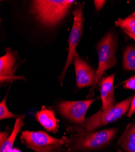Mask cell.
<instances>
[{
  "label": "cell",
  "instance_id": "18",
  "mask_svg": "<svg viewBox=\"0 0 135 152\" xmlns=\"http://www.w3.org/2000/svg\"><path fill=\"white\" fill-rule=\"evenodd\" d=\"M134 113H135V96L132 98L130 107L127 114V116L130 118Z\"/></svg>",
  "mask_w": 135,
  "mask_h": 152
},
{
  "label": "cell",
  "instance_id": "21",
  "mask_svg": "<svg viewBox=\"0 0 135 152\" xmlns=\"http://www.w3.org/2000/svg\"><path fill=\"white\" fill-rule=\"evenodd\" d=\"M123 31H124V32L129 37H130V38H131V39H133L135 41V35L132 34H131V33H130V32H127V31H125V30H123Z\"/></svg>",
  "mask_w": 135,
  "mask_h": 152
},
{
  "label": "cell",
  "instance_id": "9",
  "mask_svg": "<svg viewBox=\"0 0 135 152\" xmlns=\"http://www.w3.org/2000/svg\"><path fill=\"white\" fill-rule=\"evenodd\" d=\"M17 56L14 50L6 49V53L0 58V82L1 84L16 79H22L14 75Z\"/></svg>",
  "mask_w": 135,
  "mask_h": 152
},
{
  "label": "cell",
  "instance_id": "22",
  "mask_svg": "<svg viewBox=\"0 0 135 152\" xmlns=\"http://www.w3.org/2000/svg\"><path fill=\"white\" fill-rule=\"evenodd\" d=\"M10 152H21V151L17 148H14V149H12Z\"/></svg>",
  "mask_w": 135,
  "mask_h": 152
},
{
  "label": "cell",
  "instance_id": "1",
  "mask_svg": "<svg viewBox=\"0 0 135 152\" xmlns=\"http://www.w3.org/2000/svg\"><path fill=\"white\" fill-rule=\"evenodd\" d=\"M75 3L73 0H35L32 1L30 11L41 24L53 27L64 19Z\"/></svg>",
  "mask_w": 135,
  "mask_h": 152
},
{
  "label": "cell",
  "instance_id": "4",
  "mask_svg": "<svg viewBox=\"0 0 135 152\" xmlns=\"http://www.w3.org/2000/svg\"><path fill=\"white\" fill-rule=\"evenodd\" d=\"M21 140L28 148L36 152H46L64 145L70 139L67 137L62 139L53 137L43 131H24L21 134Z\"/></svg>",
  "mask_w": 135,
  "mask_h": 152
},
{
  "label": "cell",
  "instance_id": "17",
  "mask_svg": "<svg viewBox=\"0 0 135 152\" xmlns=\"http://www.w3.org/2000/svg\"><path fill=\"white\" fill-rule=\"evenodd\" d=\"M124 88L126 89L135 90V76L130 78L126 82Z\"/></svg>",
  "mask_w": 135,
  "mask_h": 152
},
{
  "label": "cell",
  "instance_id": "14",
  "mask_svg": "<svg viewBox=\"0 0 135 152\" xmlns=\"http://www.w3.org/2000/svg\"><path fill=\"white\" fill-rule=\"evenodd\" d=\"M123 68L127 71L135 70V48L127 46L123 53Z\"/></svg>",
  "mask_w": 135,
  "mask_h": 152
},
{
  "label": "cell",
  "instance_id": "12",
  "mask_svg": "<svg viewBox=\"0 0 135 152\" xmlns=\"http://www.w3.org/2000/svg\"><path fill=\"white\" fill-rule=\"evenodd\" d=\"M118 145L126 152H135V121L127 126L118 140Z\"/></svg>",
  "mask_w": 135,
  "mask_h": 152
},
{
  "label": "cell",
  "instance_id": "8",
  "mask_svg": "<svg viewBox=\"0 0 135 152\" xmlns=\"http://www.w3.org/2000/svg\"><path fill=\"white\" fill-rule=\"evenodd\" d=\"M76 74V83L78 88H82L94 85L96 71L77 54L73 59Z\"/></svg>",
  "mask_w": 135,
  "mask_h": 152
},
{
  "label": "cell",
  "instance_id": "2",
  "mask_svg": "<svg viewBox=\"0 0 135 152\" xmlns=\"http://www.w3.org/2000/svg\"><path fill=\"white\" fill-rule=\"evenodd\" d=\"M132 97L128 98L121 102L115 105L111 109L104 114H102L101 110L94 115L85 119L84 124L81 127H77L75 130L78 133L92 132L96 129L116 121L123 116L129 110Z\"/></svg>",
  "mask_w": 135,
  "mask_h": 152
},
{
  "label": "cell",
  "instance_id": "6",
  "mask_svg": "<svg viewBox=\"0 0 135 152\" xmlns=\"http://www.w3.org/2000/svg\"><path fill=\"white\" fill-rule=\"evenodd\" d=\"M83 4L77 6L73 12L74 20H73V26L69 38V52L66 60V64L63 70L60 75V81L61 84L66 75V71L73 61V57L77 54V47L81 39L82 32V17H83Z\"/></svg>",
  "mask_w": 135,
  "mask_h": 152
},
{
  "label": "cell",
  "instance_id": "7",
  "mask_svg": "<svg viewBox=\"0 0 135 152\" xmlns=\"http://www.w3.org/2000/svg\"><path fill=\"white\" fill-rule=\"evenodd\" d=\"M95 99L79 101H63L58 105L60 113L70 121L82 125L85 121V116Z\"/></svg>",
  "mask_w": 135,
  "mask_h": 152
},
{
  "label": "cell",
  "instance_id": "13",
  "mask_svg": "<svg viewBox=\"0 0 135 152\" xmlns=\"http://www.w3.org/2000/svg\"><path fill=\"white\" fill-rule=\"evenodd\" d=\"M23 125V117L19 116L15 122L14 130L11 134L6 140L1 145L0 152H10L13 149V145L18 133L19 132L22 126Z\"/></svg>",
  "mask_w": 135,
  "mask_h": 152
},
{
  "label": "cell",
  "instance_id": "3",
  "mask_svg": "<svg viewBox=\"0 0 135 152\" xmlns=\"http://www.w3.org/2000/svg\"><path fill=\"white\" fill-rule=\"evenodd\" d=\"M117 39L115 35L109 32L106 34L96 46L98 54V68L96 71V77L94 86L98 83L104 72L116 64V52Z\"/></svg>",
  "mask_w": 135,
  "mask_h": 152
},
{
  "label": "cell",
  "instance_id": "16",
  "mask_svg": "<svg viewBox=\"0 0 135 152\" xmlns=\"http://www.w3.org/2000/svg\"><path fill=\"white\" fill-rule=\"evenodd\" d=\"M17 115L12 113L9 111L6 106V96L0 103V119L3 120L5 119L15 118Z\"/></svg>",
  "mask_w": 135,
  "mask_h": 152
},
{
  "label": "cell",
  "instance_id": "15",
  "mask_svg": "<svg viewBox=\"0 0 135 152\" xmlns=\"http://www.w3.org/2000/svg\"><path fill=\"white\" fill-rule=\"evenodd\" d=\"M116 26L120 27L132 34L135 35V12L124 19L118 18L115 22Z\"/></svg>",
  "mask_w": 135,
  "mask_h": 152
},
{
  "label": "cell",
  "instance_id": "11",
  "mask_svg": "<svg viewBox=\"0 0 135 152\" xmlns=\"http://www.w3.org/2000/svg\"><path fill=\"white\" fill-rule=\"evenodd\" d=\"M36 119L48 132L56 133L58 131V121L55 118L54 113L45 107L36 113Z\"/></svg>",
  "mask_w": 135,
  "mask_h": 152
},
{
  "label": "cell",
  "instance_id": "20",
  "mask_svg": "<svg viewBox=\"0 0 135 152\" xmlns=\"http://www.w3.org/2000/svg\"><path fill=\"white\" fill-rule=\"evenodd\" d=\"M0 136H0V137H1V139H0V140H1V142H1V144H0V145H1L9 137V133L7 132H1Z\"/></svg>",
  "mask_w": 135,
  "mask_h": 152
},
{
  "label": "cell",
  "instance_id": "5",
  "mask_svg": "<svg viewBox=\"0 0 135 152\" xmlns=\"http://www.w3.org/2000/svg\"><path fill=\"white\" fill-rule=\"evenodd\" d=\"M116 129L96 132L78 133L73 148L75 150H88L99 148L107 144L116 135Z\"/></svg>",
  "mask_w": 135,
  "mask_h": 152
},
{
  "label": "cell",
  "instance_id": "10",
  "mask_svg": "<svg viewBox=\"0 0 135 152\" xmlns=\"http://www.w3.org/2000/svg\"><path fill=\"white\" fill-rule=\"evenodd\" d=\"M115 74L101 79L100 91L102 100V107L100 110L102 114L105 113L115 105V95L113 91V83Z\"/></svg>",
  "mask_w": 135,
  "mask_h": 152
},
{
  "label": "cell",
  "instance_id": "19",
  "mask_svg": "<svg viewBox=\"0 0 135 152\" xmlns=\"http://www.w3.org/2000/svg\"><path fill=\"white\" fill-rule=\"evenodd\" d=\"M105 1H98V0H96V1H94L95 6V9H96L97 11L100 10L104 4L105 3Z\"/></svg>",
  "mask_w": 135,
  "mask_h": 152
}]
</instances>
